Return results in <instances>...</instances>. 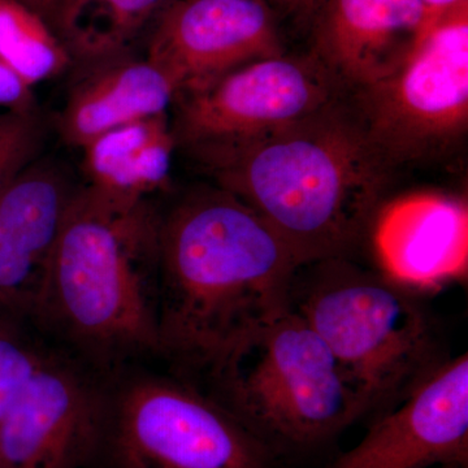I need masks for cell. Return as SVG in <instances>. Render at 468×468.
Returning a JSON list of instances; mask_svg holds the SVG:
<instances>
[{"label": "cell", "instance_id": "obj_1", "mask_svg": "<svg viewBox=\"0 0 468 468\" xmlns=\"http://www.w3.org/2000/svg\"><path fill=\"white\" fill-rule=\"evenodd\" d=\"M301 261L254 209L215 185L181 199L159 232V353L207 371L291 309Z\"/></svg>", "mask_w": 468, "mask_h": 468}, {"label": "cell", "instance_id": "obj_2", "mask_svg": "<svg viewBox=\"0 0 468 468\" xmlns=\"http://www.w3.org/2000/svg\"><path fill=\"white\" fill-rule=\"evenodd\" d=\"M196 165L264 218L302 266L353 258L368 241L396 175L369 141L347 92Z\"/></svg>", "mask_w": 468, "mask_h": 468}, {"label": "cell", "instance_id": "obj_3", "mask_svg": "<svg viewBox=\"0 0 468 468\" xmlns=\"http://www.w3.org/2000/svg\"><path fill=\"white\" fill-rule=\"evenodd\" d=\"M159 232L146 201L76 189L36 318L106 365L159 351Z\"/></svg>", "mask_w": 468, "mask_h": 468}, {"label": "cell", "instance_id": "obj_4", "mask_svg": "<svg viewBox=\"0 0 468 468\" xmlns=\"http://www.w3.org/2000/svg\"><path fill=\"white\" fill-rule=\"evenodd\" d=\"M291 309L322 338L375 418L449 359L414 292L353 258L298 267Z\"/></svg>", "mask_w": 468, "mask_h": 468}, {"label": "cell", "instance_id": "obj_5", "mask_svg": "<svg viewBox=\"0 0 468 468\" xmlns=\"http://www.w3.org/2000/svg\"><path fill=\"white\" fill-rule=\"evenodd\" d=\"M206 372L208 396L276 457L323 445L369 415L334 354L292 309L252 332Z\"/></svg>", "mask_w": 468, "mask_h": 468}, {"label": "cell", "instance_id": "obj_6", "mask_svg": "<svg viewBox=\"0 0 468 468\" xmlns=\"http://www.w3.org/2000/svg\"><path fill=\"white\" fill-rule=\"evenodd\" d=\"M347 98L396 174L452 158L468 133V8L440 18L394 75Z\"/></svg>", "mask_w": 468, "mask_h": 468}, {"label": "cell", "instance_id": "obj_7", "mask_svg": "<svg viewBox=\"0 0 468 468\" xmlns=\"http://www.w3.org/2000/svg\"><path fill=\"white\" fill-rule=\"evenodd\" d=\"M346 92L310 51L254 61L177 92L176 147L198 163L298 122Z\"/></svg>", "mask_w": 468, "mask_h": 468}, {"label": "cell", "instance_id": "obj_8", "mask_svg": "<svg viewBox=\"0 0 468 468\" xmlns=\"http://www.w3.org/2000/svg\"><path fill=\"white\" fill-rule=\"evenodd\" d=\"M107 420L117 468H272L276 460L214 399L168 378L126 384Z\"/></svg>", "mask_w": 468, "mask_h": 468}, {"label": "cell", "instance_id": "obj_9", "mask_svg": "<svg viewBox=\"0 0 468 468\" xmlns=\"http://www.w3.org/2000/svg\"><path fill=\"white\" fill-rule=\"evenodd\" d=\"M284 54L264 0H174L156 18L146 58L180 92Z\"/></svg>", "mask_w": 468, "mask_h": 468}, {"label": "cell", "instance_id": "obj_10", "mask_svg": "<svg viewBox=\"0 0 468 468\" xmlns=\"http://www.w3.org/2000/svg\"><path fill=\"white\" fill-rule=\"evenodd\" d=\"M468 468V356L446 359L324 468Z\"/></svg>", "mask_w": 468, "mask_h": 468}, {"label": "cell", "instance_id": "obj_11", "mask_svg": "<svg viewBox=\"0 0 468 468\" xmlns=\"http://www.w3.org/2000/svg\"><path fill=\"white\" fill-rule=\"evenodd\" d=\"M107 402L70 366L45 359L0 419V468H80L107 427Z\"/></svg>", "mask_w": 468, "mask_h": 468}, {"label": "cell", "instance_id": "obj_12", "mask_svg": "<svg viewBox=\"0 0 468 468\" xmlns=\"http://www.w3.org/2000/svg\"><path fill=\"white\" fill-rule=\"evenodd\" d=\"M433 26L421 0H322L310 52L353 91L401 69Z\"/></svg>", "mask_w": 468, "mask_h": 468}, {"label": "cell", "instance_id": "obj_13", "mask_svg": "<svg viewBox=\"0 0 468 468\" xmlns=\"http://www.w3.org/2000/svg\"><path fill=\"white\" fill-rule=\"evenodd\" d=\"M75 192L60 168L38 159L0 192V315L36 318Z\"/></svg>", "mask_w": 468, "mask_h": 468}, {"label": "cell", "instance_id": "obj_14", "mask_svg": "<svg viewBox=\"0 0 468 468\" xmlns=\"http://www.w3.org/2000/svg\"><path fill=\"white\" fill-rule=\"evenodd\" d=\"M367 242L378 271L397 284L412 292L441 288L467 273V203L435 192L387 199Z\"/></svg>", "mask_w": 468, "mask_h": 468}, {"label": "cell", "instance_id": "obj_15", "mask_svg": "<svg viewBox=\"0 0 468 468\" xmlns=\"http://www.w3.org/2000/svg\"><path fill=\"white\" fill-rule=\"evenodd\" d=\"M177 88L158 66L128 54L88 63L58 117L68 146L86 144L119 126L168 113Z\"/></svg>", "mask_w": 468, "mask_h": 468}, {"label": "cell", "instance_id": "obj_16", "mask_svg": "<svg viewBox=\"0 0 468 468\" xmlns=\"http://www.w3.org/2000/svg\"><path fill=\"white\" fill-rule=\"evenodd\" d=\"M86 186L117 201L137 203L167 186L176 141L168 113L119 126L86 144Z\"/></svg>", "mask_w": 468, "mask_h": 468}, {"label": "cell", "instance_id": "obj_17", "mask_svg": "<svg viewBox=\"0 0 468 468\" xmlns=\"http://www.w3.org/2000/svg\"><path fill=\"white\" fill-rule=\"evenodd\" d=\"M0 58L32 88L70 64V51L54 27L18 0H0Z\"/></svg>", "mask_w": 468, "mask_h": 468}, {"label": "cell", "instance_id": "obj_18", "mask_svg": "<svg viewBox=\"0 0 468 468\" xmlns=\"http://www.w3.org/2000/svg\"><path fill=\"white\" fill-rule=\"evenodd\" d=\"M174 0H92L66 38L86 63L126 54L129 45Z\"/></svg>", "mask_w": 468, "mask_h": 468}, {"label": "cell", "instance_id": "obj_19", "mask_svg": "<svg viewBox=\"0 0 468 468\" xmlns=\"http://www.w3.org/2000/svg\"><path fill=\"white\" fill-rule=\"evenodd\" d=\"M45 126L37 112L0 111V192L38 158Z\"/></svg>", "mask_w": 468, "mask_h": 468}, {"label": "cell", "instance_id": "obj_20", "mask_svg": "<svg viewBox=\"0 0 468 468\" xmlns=\"http://www.w3.org/2000/svg\"><path fill=\"white\" fill-rule=\"evenodd\" d=\"M46 358L11 320L0 315V419Z\"/></svg>", "mask_w": 468, "mask_h": 468}, {"label": "cell", "instance_id": "obj_21", "mask_svg": "<svg viewBox=\"0 0 468 468\" xmlns=\"http://www.w3.org/2000/svg\"><path fill=\"white\" fill-rule=\"evenodd\" d=\"M0 110L12 112H37L32 86L26 84L0 58Z\"/></svg>", "mask_w": 468, "mask_h": 468}, {"label": "cell", "instance_id": "obj_22", "mask_svg": "<svg viewBox=\"0 0 468 468\" xmlns=\"http://www.w3.org/2000/svg\"><path fill=\"white\" fill-rule=\"evenodd\" d=\"M272 9L294 18L297 23L309 27L311 18L318 9L322 0H264Z\"/></svg>", "mask_w": 468, "mask_h": 468}, {"label": "cell", "instance_id": "obj_23", "mask_svg": "<svg viewBox=\"0 0 468 468\" xmlns=\"http://www.w3.org/2000/svg\"><path fill=\"white\" fill-rule=\"evenodd\" d=\"M91 2L92 0H58L55 29L61 33L64 41Z\"/></svg>", "mask_w": 468, "mask_h": 468}, {"label": "cell", "instance_id": "obj_24", "mask_svg": "<svg viewBox=\"0 0 468 468\" xmlns=\"http://www.w3.org/2000/svg\"><path fill=\"white\" fill-rule=\"evenodd\" d=\"M421 2L426 5L435 24L440 18L468 8V0H421Z\"/></svg>", "mask_w": 468, "mask_h": 468}, {"label": "cell", "instance_id": "obj_25", "mask_svg": "<svg viewBox=\"0 0 468 468\" xmlns=\"http://www.w3.org/2000/svg\"><path fill=\"white\" fill-rule=\"evenodd\" d=\"M45 18L52 27L57 23L58 0H18Z\"/></svg>", "mask_w": 468, "mask_h": 468}, {"label": "cell", "instance_id": "obj_26", "mask_svg": "<svg viewBox=\"0 0 468 468\" xmlns=\"http://www.w3.org/2000/svg\"><path fill=\"white\" fill-rule=\"evenodd\" d=\"M435 468H458L457 466H437Z\"/></svg>", "mask_w": 468, "mask_h": 468}]
</instances>
